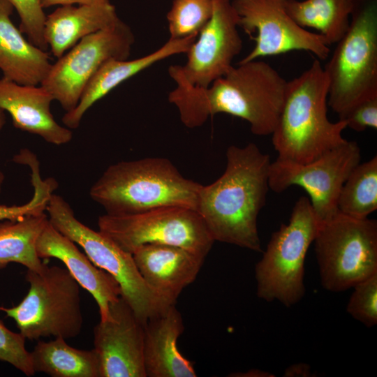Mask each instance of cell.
Segmentation results:
<instances>
[{"mask_svg": "<svg viewBox=\"0 0 377 377\" xmlns=\"http://www.w3.org/2000/svg\"><path fill=\"white\" fill-rule=\"evenodd\" d=\"M288 81L268 63L255 59L232 66L206 88L176 83L168 101L182 122L193 128L225 113L247 121L252 133L272 135L284 104Z\"/></svg>", "mask_w": 377, "mask_h": 377, "instance_id": "obj_1", "label": "cell"}, {"mask_svg": "<svg viewBox=\"0 0 377 377\" xmlns=\"http://www.w3.org/2000/svg\"><path fill=\"white\" fill-rule=\"evenodd\" d=\"M226 156L222 175L202 185L197 212L214 241L262 252L258 217L269 190L270 157L253 142L231 145Z\"/></svg>", "mask_w": 377, "mask_h": 377, "instance_id": "obj_2", "label": "cell"}, {"mask_svg": "<svg viewBox=\"0 0 377 377\" xmlns=\"http://www.w3.org/2000/svg\"><path fill=\"white\" fill-rule=\"evenodd\" d=\"M202 184L184 177L168 158L149 157L110 165L91 186L106 214L123 216L165 207L197 211Z\"/></svg>", "mask_w": 377, "mask_h": 377, "instance_id": "obj_3", "label": "cell"}, {"mask_svg": "<svg viewBox=\"0 0 377 377\" xmlns=\"http://www.w3.org/2000/svg\"><path fill=\"white\" fill-rule=\"evenodd\" d=\"M328 81L319 59L288 82L284 104L272 142L277 158L297 163L311 162L344 143L342 120L327 115Z\"/></svg>", "mask_w": 377, "mask_h": 377, "instance_id": "obj_4", "label": "cell"}, {"mask_svg": "<svg viewBox=\"0 0 377 377\" xmlns=\"http://www.w3.org/2000/svg\"><path fill=\"white\" fill-rule=\"evenodd\" d=\"M323 69L327 105L338 116L377 94V0H357L349 26Z\"/></svg>", "mask_w": 377, "mask_h": 377, "instance_id": "obj_5", "label": "cell"}, {"mask_svg": "<svg viewBox=\"0 0 377 377\" xmlns=\"http://www.w3.org/2000/svg\"><path fill=\"white\" fill-rule=\"evenodd\" d=\"M320 221L309 198L295 202L288 223L272 233L261 259L255 266L256 295L267 302L278 301L286 307L304 296V261Z\"/></svg>", "mask_w": 377, "mask_h": 377, "instance_id": "obj_6", "label": "cell"}, {"mask_svg": "<svg viewBox=\"0 0 377 377\" xmlns=\"http://www.w3.org/2000/svg\"><path fill=\"white\" fill-rule=\"evenodd\" d=\"M27 295L10 308L0 306L29 340L54 337H76L83 326L80 286L66 268L44 265L39 271L27 269Z\"/></svg>", "mask_w": 377, "mask_h": 377, "instance_id": "obj_7", "label": "cell"}, {"mask_svg": "<svg viewBox=\"0 0 377 377\" xmlns=\"http://www.w3.org/2000/svg\"><path fill=\"white\" fill-rule=\"evenodd\" d=\"M46 211L49 222L56 230L80 246L96 266L114 278L120 287L121 296L142 323L175 304L147 285L132 253L123 250L99 230L95 231L78 221L61 196L53 193Z\"/></svg>", "mask_w": 377, "mask_h": 377, "instance_id": "obj_8", "label": "cell"}, {"mask_svg": "<svg viewBox=\"0 0 377 377\" xmlns=\"http://www.w3.org/2000/svg\"><path fill=\"white\" fill-rule=\"evenodd\" d=\"M321 285L339 293L377 273V221L338 212L321 222L313 241Z\"/></svg>", "mask_w": 377, "mask_h": 377, "instance_id": "obj_9", "label": "cell"}, {"mask_svg": "<svg viewBox=\"0 0 377 377\" xmlns=\"http://www.w3.org/2000/svg\"><path fill=\"white\" fill-rule=\"evenodd\" d=\"M99 231L132 253L147 244L179 246L204 258L215 242L195 209L165 207L142 213L98 219Z\"/></svg>", "mask_w": 377, "mask_h": 377, "instance_id": "obj_10", "label": "cell"}, {"mask_svg": "<svg viewBox=\"0 0 377 377\" xmlns=\"http://www.w3.org/2000/svg\"><path fill=\"white\" fill-rule=\"evenodd\" d=\"M135 37L119 19L113 25L81 39L52 66L40 83L67 112L77 105L87 83L106 61L128 59Z\"/></svg>", "mask_w": 377, "mask_h": 377, "instance_id": "obj_11", "label": "cell"}, {"mask_svg": "<svg viewBox=\"0 0 377 377\" xmlns=\"http://www.w3.org/2000/svg\"><path fill=\"white\" fill-rule=\"evenodd\" d=\"M360 157L358 144L346 140L306 163L276 158L269 166V189L281 193L292 186L302 187L309 195L317 217L323 222L339 212L340 191L351 171L360 163Z\"/></svg>", "mask_w": 377, "mask_h": 377, "instance_id": "obj_12", "label": "cell"}, {"mask_svg": "<svg viewBox=\"0 0 377 377\" xmlns=\"http://www.w3.org/2000/svg\"><path fill=\"white\" fill-rule=\"evenodd\" d=\"M288 0H231L238 27L255 40L252 50L239 63L293 50L327 59L329 45L318 33L298 25L287 11Z\"/></svg>", "mask_w": 377, "mask_h": 377, "instance_id": "obj_13", "label": "cell"}, {"mask_svg": "<svg viewBox=\"0 0 377 377\" xmlns=\"http://www.w3.org/2000/svg\"><path fill=\"white\" fill-rule=\"evenodd\" d=\"M211 18L186 53L184 65H172L169 75L175 83L206 88L224 75L242 49L237 16L231 0H212Z\"/></svg>", "mask_w": 377, "mask_h": 377, "instance_id": "obj_14", "label": "cell"}, {"mask_svg": "<svg viewBox=\"0 0 377 377\" xmlns=\"http://www.w3.org/2000/svg\"><path fill=\"white\" fill-rule=\"evenodd\" d=\"M144 334L145 323L120 296L110 305L108 318L94 329L101 377H146Z\"/></svg>", "mask_w": 377, "mask_h": 377, "instance_id": "obj_15", "label": "cell"}, {"mask_svg": "<svg viewBox=\"0 0 377 377\" xmlns=\"http://www.w3.org/2000/svg\"><path fill=\"white\" fill-rule=\"evenodd\" d=\"M38 256L60 260L79 285L95 299L101 320L109 315L110 305L121 296V289L114 278L96 266L76 244L56 230L47 222L36 245Z\"/></svg>", "mask_w": 377, "mask_h": 377, "instance_id": "obj_16", "label": "cell"}, {"mask_svg": "<svg viewBox=\"0 0 377 377\" xmlns=\"http://www.w3.org/2000/svg\"><path fill=\"white\" fill-rule=\"evenodd\" d=\"M132 254L147 285L171 304L195 280L205 259L181 247L159 244H144Z\"/></svg>", "mask_w": 377, "mask_h": 377, "instance_id": "obj_17", "label": "cell"}, {"mask_svg": "<svg viewBox=\"0 0 377 377\" xmlns=\"http://www.w3.org/2000/svg\"><path fill=\"white\" fill-rule=\"evenodd\" d=\"M53 96L40 84H20L0 78V109L8 112L13 126L38 135L46 142L62 145L69 142L73 133L59 124L51 110Z\"/></svg>", "mask_w": 377, "mask_h": 377, "instance_id": "obj_18", "label": "cell"}, {"mask_svg": "<svg viewBox=\"0 0 377 377\" xmlns=\"http://www.w3.org/2000/svg\"><path fill=\"white\" fill-rule=\"evenodd\" d=\"M197 36L172 39L154 52L128 60L111 59L103 64L85 87L76 107L67 112L62 122L69 129L78 128L84 113L98 101L130 77L168 57L186 53Z\"/></svg>", "mask_w": 377, "mask_h": 377, "instance_id": "obj_19", "label": "cell"}, {"mask_svg": "<svg viewBox=\"0 0 377 377\" xmlns=\"http://www.w3.org/2000/svg\"><path fill=\"white\" fill-rule=\"evenodd\" d=\"M184 330L183 318L169 305L145 323L144 365L146 377H195L193 362L182 355L177 341Z\"/></svg>", "mask_w": 377, "mask_h": 377, "instance_id": "obj_20", "label": "cell"}, {"mask_svg": "<svg viewBox=\"0 0 377 377\" xmlns=\"http://www.w3.org/2000/svg\"><path fill=\"white\" fill-rule=\"evenodd\" d=\"M119 19L109 0L61 6L46 15L44 38L58 59L85 36L113 25Z\"/></svg>", "mask_w": 377, "mask_h": 377, "instance_id": "obj_21", "label": "cell"}, {"mask_svg": "<svg viewBox=\"0 0 377 377\" xmlns=\"http://www.w3.org/2000/svg\"><path fill=\"white\" fill-rule=\"evenodd\" d=\"M13 10L8 0H0V70L18 84L40 85L52 66L50 57L22 36L11 21Z\"/></svg>", "mask_w": 377, "mask_h": 377, "instance_id": "obj_22", "label": "cell"}, {"mask_svg": "<svg viewBox=\"0 0 377 377\" xmlns=\"http://www.w3.org/2000/svg\"><path fill=\"white\" fill-rule=\"evenodd\" d=\"M30 354L35 373L43 372L52 377H101L96 350L77 349L61 337L38 341Z\"/></svg>", "mask_w": 377, "mask_h": 377, "instance_id": "obj_23", "label": "cell"}, {"mask_svg": "<svg viewBox=\"0 0 377 377\" xmlns=\"http://www.w3.org/2000/svg\"><path fill=\"white\" fill-rule=\"evenodd\" d=\"M357 0H288L287 11L301 27L316 30L328 45L346 33Z\"/></svg>", "mask_w": 377, "mask_h": 377, "instance_id": "obj_24", "label": "cell"}, {"mask_svg": "<svg viewBox=\"0 0 377 377\" xmlns=\"http://www.w3.org/2000/svg\"><path fill=\"white\" fill-rule=\"evenodd\" d=\"M44 212L0 223V269L19 263L34 271L44 266L36 249L37 239L48 222Z\"/></svg>", "mask_w": 377, "mask_h": 377, "instance_id": "obj_25", "label": "cell"}, {"mask_svg": "<svg viewBox=\"0 0 377 377\" xmlns=\"http://www.w3.org/2000/svg\"><path fill=\"white\" fill-rule=\"evenodd\" d=\"M337 209L356 219L368 218L377 209V156L351 171L340 191Z\"/></svg>", "mask_w": 377, "mask_h": 377, "instance_id": "obj_26", "label": "cell"}, {"mask_svg": "<svg viewBox=\"0 0 377 377\" xmlns=\"http://www.w3.org/2000/svg\"><path fill=\"white\" fill-rule=\"evenodd\" d=\"M13 160L30 168L34 195L29 202L22 205H0V221L17 220L27 215L44 213L52 195L58 187V183L54 178H41L38 160L29 149H21Z\"/></svg>", "mask_w": 377, "mask_h": 377, "instance_id": "obj_27", "label": "cell"}, {"mask_svg": "<svg viewBox=\"0 0 377 377\" xmlns=\"http://www.w3.org/2000/svg\"><path fill=\"white\" fill-rule=\"evenodd\" d=\"M212 12V0H172L166 16L170 38L198 36Z\"/></svg>", "mask_w": 377, "mask_h": 377, "instance_id": "obj_28", "label": "cell"}, {"mask_svg": "<svg viewBox=\"0 0 377 377\" xmlns=\"http://www.w3.org/2000/svg\"><path fill=\"white\" fill-rule=\"evenodd\" d=\"M346 306V311L367 327L377 324V273L357 283Z\"/></svg>", "mask_w": 377, "mask_h": 377, "instance_id": "obj_29", "label": "cell"}, {"mask_svg": "<svg viewBox=\"0 0 377 377\" xmlns=\"http://www.w3.org/2000/svg\"><path fill=\"white\" fill-rule=\"evenodd\" d=\"M20 17V30L36 47L46 50L48 47L44 38L46 15L40 0H8Z\"/></svg>", "mask_w": 377, "mask_h": 377, "instance_id": "obj_30", "label": "cell"}, {"mask_svg": "<svg viewBox=\"0 0 377 377\" xmlns=\"http://www.w3.org/2000/svg\"><path fill=\"white\" fill-rule=\"evenodd\" d=\"M26 339L6 327L0 319V360L6 362L27 376L34 375L31 354L26 348Z\"/></svg>", "mask_w": 377, "mask_h": 377, "instance_id": "obj_31", "label": "cell"}, {"mask_svg": "<svg viewBox=\"0 0 377 377\" xmlns=\"http://www.w3.org/2000/svg\"><path fill=\"white\" fill-rule=\"evenodd\" d=\"M347 128L362 132L368 128H377V94L360 100L339 116Z\"/></svg>", "mask_w": 377, "mask_h": 377, "instance_id": "obj_32", "label": "cell"}, {"mask_svg": "<svg viewBox=\"0 0 377 377\" xmlns=\"http://www.w3.org/2000/svg\"><path fill=\"white\" fill-rule=\"evenodd\" d=\"M285 377H311L313 376L309 364L304 362L295 363L287 367L283 372Z\"/></svg>", "mask_w": 377, "mask_h": 377, "instance_id": "obj_33", "label": "cell"}, {"mask_svg": "<svg viewBox=\"0 0 377 377\" xmlns=\"http://www.w3.org/2000/svg\"><path fill=\"white\" fill-rule=\"evenodd\" d=\"M101 0H40L43 8H48L56 5H82L94 3Z\"/></svg>", "mask_w": 377, "mask_h": 377, "instance_id": "obj_34", "label": "cell"}, {"mask_svg": "<svg viewBox=\"0 0 377 377\" xmlns=\"http://www.w3.org/2000/svg\"><path fill=\"white\" fill-rule=\"evenodd\" d=\"M230 376L235 377H273L274 374L266 371L264 370H260L259 369H251L248 370L246 372H238L232 374Z\"/></svg>", "mask_w": 377, "mask_h": 377, "instance_id": "obj_35", "label": "cell"}, {"mask_svg": "<svg viewBox=\"0 0 377 377\" xmlns=\"http://www.w3.org/2000/svg\"><path fill=\"white\" fill-rule=\"evenodd\" d=\"M5 124H6L5 112L0 109V131L3 128ZM4 178L5 177H4L3 173L0 170V194L1 191V186L4 181Z\"/></svg>", "mask_w": 377, "mask_h": 377, "instance_id": "obj_36", "label": "cell"}]
</instances>
